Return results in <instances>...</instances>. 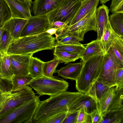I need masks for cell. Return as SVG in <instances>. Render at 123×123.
<instances>
[{"instance_id":"cell-1","label":"cell","mask_w":123,"mask_h":123,"mask_svg":"<svg viewBox=\"0 0 123 123\" xmlns=\"http://www.w3.org/2000/svg\"><path fill=\"white\" fill-rule=\"evenodd\" d=\"M84 93L66 91L40 101L32 123H43L58 114L68 111L70 108Z\"/></svg>"},{"instance_id":"cell-2","label":"cell","mask_w":123,"mask_h":123,"mask_svg":"<svg viewBox=\"0 0 123 123\" xmlns=\"http://www.w3.org/2000/svg\"><path fill=\"white\" fill-rule=\"evenodd\" d=\"M55 37L46 32L19 37L12 40L7 53L25 55L33 54L43 50L52 49L55 46Z\"/></svg>"},{"instance_id":"cell-3","label":"cell","mask_w":123,"mask_h":123,"mask_svg":"<svg viewBox=\"0 0 123 123\" xmlns=\"http://www.w3.org/2000/svg\"><path fill=\"white\" fill-rule=\"evenodd\" d=\"M105 55L95 56L83 62L81 72L75 80L76 88L78 92L86 93L92 84L98 79L101 73Z\"/></svg>"},{"instance_id":"cell-4","label":"cell","mask_w":123,"mask_h":123,"mask_svg":"<svg viewBox=\"0 0 123 123\" xmlns=\"http://www.w3.org/2000/svg\"><path fill=\"white\" fill-rule=\"evenodd\" d=\"M12 86L5 88L0 93V120L17 106L36 96L32 90L26 89L12 92Z\"/></svg>"},{"instance_id":"cell-5","label":"cell","mask_w":123,"mask_h":123,"mask_svg":"<svg viewBox=\"0 0 123 123\" xmlns=\"http://www.w3.org/2000/svg\"><path fill=\"white\" fill-rule=\"evenodd\" d=\"M39 96L35 97L13 109L0 120V123H32L40 102Z\"/></svg>"},{"instance_id":"cell-6","label":"cell","mask_w":123,"mask_h":123,"mask_svg":"<svg viewBox=\"0 0 123 123\" xmlns=\"http://www.w3.org/2000/svg\"><path fill=\"white\" fill-rule=\"evenodd\" d=\"M29 86L34 89L40 96H50L66 91L69 85L68 82L57 77L51 78L43 75L34 79Z\"/></svg>"},{"instance_id":"cell-7","label":"cell","mask_w":123,"mask_h":123,"mask_svg":"<svg viewBox=\"0 0 123 123\" xmlns=\"http://www.w3.org/2000/svg\"><path fill=\"white\" fill-rule=\"evenodd\" d=\"M81 4L79 0H63L59 7L46 15L50 25L56 21L69 23L76 14Z\"/></svg>"},{"instance_id":"cell-8","label":"cell","mask_w":123,"mask_h":123,"mask_svg":"<svg viewBox=\"0 0 123 123\" xmlns=\"http://www.w3.org/2000/svg\"><path fill=\"white\" fill-rule=\"evenodd\" d=\"M97 7L93 9L74 24L70 26L68 25L63 31L74 35L83 41L84 35L88 31H93L97 32Z\"/></svg>"},{"instance_id":"cell-9","label":"cell","mask_w":123,"mask_h":123,"mask_svg":"<svg viewBox=\"0 0 123 123\" xmlns=\"http://www.w3.org/2000/svg\"><path fill=\"white\" fill-rule=\"evenodd\" d=\"M119 65L110 47L105 55L101 73L97 79L110 86H115V76Z\"/></svg>"},{"instance_id":"cell-10","label":"cell","mask_w":123,"mask_h":123,"mask_svg":"<svg viewBox=\"0 0 123 123\" xmlns=\"http://www.w3.org/2000/svg\"><path fill=\"white\" fill-rule=\"evenodd\" d=\"M19 37L36 35L46 32L50 28L46 15L31 16L28 19Z\"/></svg>"},{"instance_id":"cell-11","label":"cell","mask_w":123,"mask_h":123,"mask_svg":"<svg viewBox=\"0 0 123 123\" xmlns=\"http://www.w3.org/2000/svg\"><path fill=\"white\" fill-rule=\"evenodd\" d=\"M33 54L9 55L11 67L14 75L24 76L29 74L30 61Z\"/></svg>"},{"instance_id":"cell-12","label":"cell","mask_w":123,"mask_h":123,"mask_svg":"<svg viewBox=\"0 0 123 123\" xmlns=\"http://www.w3.org/2000/svg\"><path fill=\"white\" fill-rule=\"evenodd\" d=\"M10 9L12 18L27 19L31 14V0H4Z\"/></svg>"},{"instance_id":"cell-13","label":"cell","mask_w":123,"mask_h":123,"mask_svg":"<svg viewBox=\"0 0 123 123\" xmlns=\"http://www.w3.org/2000/svg\"><path fill=\"white\" fill-rule=\"evenodd\" d=\"M63 0H34L32 11L34 16L46 15L59 7Z\"/></svg>"},{"instance_id":"cell-14","label":"cell","mask_w":123,"mask_h":123,"mask_svg":"<svg viewBox=\"0 0 123 123\" xmlns=\"http://www.w3.org/2000/svg\"><path fill=\"white\" fill-rule=\"evenodd\" d=\"M80 109L90 114L95 110H98V104L91 96L86 93H84L71 106L68 111H78Z\"/></svg>"},{"instance_id":"cell-15","label":"cell","mask_w":123,"mask_h":123,"mask_svg":"<svg viewBox=\"0 0 123 123\" xmlns=\"http://www.w3.org/2000/svg\"><path fill=\"white\" fill-rule=\"evenodd\" d=\"M27 21L26 19L11 18L5 23L1 28L8 31L13 39H16L19 37Z\"/></svg>"},{"instance_id":"cell-16","label":"cell","mask_w":123,"mask_h":123,"mask_svg":"<svg viewBox=\"0 0 123 123\" xmlns=\"http://www.w3.org/2000/svg\"><path fill=\"white\" fill-rule=\"evenodd\" d=\"M83 63V61L70 63L59 70H55V72L57 73L58 76L63 78L75 80L81 72Z\"/></svg>"},{"instance_id":"cell-17","label":"cell","mask_w":123,"mask_h":123,"mask_svg":"<svg viewBox=\"0 0 123 123\" xmlns=\"http://www.w3.org/2000/svg\"><path fill=\"white\" fill-rule=\"evenodd\" d=\"M106 52L102 47L100 40L96 39L87 44L83 51L79 54V58L85 62L93 56L105 55Z\"/></svg>"},{"instance_id":"cell-18","label":"cell","mask_w":123,"mask_h":123,"mask_svg":"<svg viewBox=\"0 0 123 123\" xmlns=\"http://www.w3.org/2000/svg\"><path fill=\"white\" fill-rule=\"evenodd\" d=\"M109 10L108 7L104 4L97 9L96 18L97 28V39L100 40L104 29L109 22Z\"/></svg>"},{"instance_id":"cell-19","label":"cell","mask_w":123,"mask_h":123,"mask_svg":"<svg viewBox=\"0 0 123 123\" xmlns=\"http://www.w3.org/2000/svg\"><path fill=\"white\" fill-rule=\"evenodd\" d=\"M99 0H86L82 2L81 5L68 25H71L80 20L94 8L97 7Z\"/></svg>"},{"instance_id":"cell-20","label":"cell","mask_w":123,"mask_h":123,"mask_svg":"<svg viewBox=\"0 0 123 123\" xmlns=\"http://www.w3.org/2000/svg\"><path fill=\"white\" fill-rule=\"evenodd\" d=\"M111 87L97 80L92 84L86 93L93 98L98 104Z\"/></svg>"},{"instance_id":"cell-21","label":"cell","mask_w":123,"mask_h":123,"mask_svg":"<svg viewBox=\"0 0 123 123\" xmlns=\"http://www.w3.org/2000/svg\"><path fill=\"white\" fill-rule=\"evenodd\" d=\"M14 75L11 66L9 55L6 54L2 55L0 61V79L11 82Z\"/></svg>"},{"instance_id":"cell-22","label":"cell","mask_w":123,"mask_h":123,"mask_svg":"<svg viewBox=\"0 0 123 123\" xmlns=\"http://www.w3.org/2000/svg\"><path fill=\"white\" fill-rule=\"evenodd\" d=\"M33 79L34 78L30 74L24 76L14 75L11 81L12 86L11 91L13 92L26 89L32 90L31 87L28 86Z\"/></svg>"},{"instance_id":"cell-23","label":"cell","mask_w":123,"mask_h":123,"mask_svg":"<svg viewBox=\"0 0 123 123\" xmlns=\"http://www.w3.org/2000/svg\"><path fill=\"white\" fill-rule=\"evenodd\" d=\"M119 36L113 30L109 21L104 30L100 41L102 47L107 52L115 39Z\"/></svg>"},{"instance_id":"cell-24","label":"cell","mask_w":123,"mask_h":123,"mask_svg":"<svg viewBox=\"0 0 123 123\" xmlns=\"http://www.w3.org/2000/svg\"><path fill=\"white\" fill-rule=\"evenodd\" d=\"M109 21L114 31L119 36L123 37V12L112 13L109 17Z\"/></svg>"},{"instance_id":"cell-25","label":"cell","mask_w":123,"mask_h":123,"mask_svg":"<svg viewBox=\"0 0 123 123\" xmlns=\"http://www.w3.org/2000/svg\"><path fill=\"white\" fill-rule=\"evenodd\" d=\"M101 123H123V109L109 110L102 114Z\"/></svg>"},{"instance_id":"cell-26","label":"cell","mask_w":123,"mask_h":123,"mask_svg":"<svg viewBox=\"0 0 123 123\" xmlns=\"http://www.w3.org/2000/svg\"><path fill=\"white\" fill-rule=\"evenodd\" d=\"M117 88L115 86L111 87L98 103V110L101 115L107 110Z\"/></svg>"},{"instance_id":"cell-27","label":"cell","mask_w":123,"mask_h":123,"mask_svg":"<svg viewBox=\"0 0 123 123\" xmlns=\"http://www.w3.org/2000/svg\"><path fill=\"white\" fill-rule=\"evenodd\" d=\"M111 47L119 66L121 68H123V37L118 36Z\"/></svg>"},{"instance_id":"cell-28","label":"cell","mask_w":123,"mask_h":123,"mask_svg":"<svg viewBox=\"0 0 123 123\" xmlns=\"http://www.w3.org/2000/svg\"><path fill=\"white\" fill-rule=\"evenodd\" d=\"M44 62L36 57H31L29 67V74L34 79L43 76V68Z\"/></svg>"},{"instance_id":"cell-29","label":"cell","mask_w":123,"mask_h":123,"mask_svg":"<svg viewBox=\"0 0 123 123\" xmlns=\"http://www.w3.org/2000/svg\"><path fill=\"white\" fill-rule=\"evenodd\" d=\"M117 87L115 94L107 111L123 109V86Z\"/></svg>"},{"instance_id":"cell-30","label":"cell","mask_w":123,"mask_h":123,"mask_svg":"<svg viewBox=\"0 0 123 123\" xmlns=\"http://www.w3.org/2000/svg\"><path fill=\"white\" fill-rule=\"evenodd\" d=\"M55 38L57 42L64 44H81L80 41H82L80 39L72 34L62 32Z\"/></svg>"},{"instance_id":"cell-31","label":"cell","mask_w":123,"mask_h":123,"mask_svg":"<svg viewBox=\"0 0 123 123\" xmlns=\"http://www.w3.org/2000/svg\"><path fill=\"white\" fill-rule=\"evenodd\" d=\"M53 54L61 62L64 63L65 64L74 62L80 58L79 55L78 54L55 49H54Z\"/></svg>"},{"instance_id":"cell-32","label":"cell","mask_w":123,"mask_h":123,"mask_svg":"<svg viewBox=\"0 0 123 123\" xmlns=\"http://www.w3.org/2000/svg\"><path fill=\"white\" fill-rule=\"evenodd\" d=\"M55 47V49L58 50L64 51L79 55L83 50L85 46L82 44H64L57 42Z\"/></svg>"},{"instance_id":"cell-33","label":"cell","mask_w":123,"mask_h":123,"mask_svg":"<svg viewBox=\"0 0 123 123\" xmlns=\"http://www.w3.org/2000/svg\"><path fill=\"white\" fill-rule=\"evenodd\" d=\"M60 62L58 59L55 57L51 60L44 62L43 68V75L50 78H54L53 74Z\"/></svg>"},{"instance_id":"cell-34","label":"cell","mask_w":123,"mask_h":123,"mask_svg":"<svg viewBox=\"0 0 123 123\" xmlns=\"http://www.w3.org/2000/svg\"><path fill=\"white\" fill-rule=\"evenodd\" d=\"M12 18L10 8L4 0H0V27Z\"/></svg>"},{"instance_id":"cell-35","label":"cell","mask_w":123,"mask_h":123,"mask_svg":"<svg viewBox=\"0 0 123 123\" xmlns=\"http://www.w3.org/2000/svg\"><path fill=\"white\" fill-rule=\"evenodd\" d=\"M13 39L10 32L2 29L1 37L0 42V51L1 55L7 54V50L9 45Z\"/></svg>"},{"instance_id":"cell-36","label":"cell","mask_w":123,"mask_h":123,"mask_svg":"<svg viewBox=\"0 0 123 123\" xmlns=\"http://www.w3.org/2000/svg\"><path fill=\"white\" fill-rule=\"evenodd\" d=\"M78 112L76 123H92L90 114L86 113L82 109H80Z\"/></svg>"},{"instance_id":"cell-37","label":"cell","mask_w":123,"mask_h":123,"mask_svg":"<svg viewBox=\"0 0 123 123\" xmlns=\"http://www.w3.org/2000/svg\"><path fill=\"white\" fill-rule=\"evenodd\" d=\"M68 111L62 112L54 116L45 120L43 123H62Z\"/></svg>"},{"instance_id":"cell-38","label":"cell","mask_w":123,"mask_h":123,"mask_svg":"<svg viewBox=\"0 0 123 123\" xmlns=\"http://www.w3.org/2000/svg\"><path fill=\"white\" fill-rule=\"evenodd\" d=\"M109 10L112 13L123 12V0H112Z\"/></svg>"},{"instance_id":"cell-39","label":"cell","mask_w":123,"mask_h":123,"mask_svg":"<svg viewBox=\"0 0 123 123\" xmlns=\"http://www.w3.org/2000/svg\"><path fill=\"white\" fill-rule=\"evenodd\" d=\"M78 111H68L62 123H76Z\"/></svg>"},{"instance_id":"cell-40","label":"cell","mask_w":123,"mask_h":123,"mask_svg":"<svg viewBox=\"0 0 123 123\" xmlns=\"http://www.w3.org/2000/svg\"><path fill=\"white\" fill-rule=\"evenodd\" d=\"M114 86L117 87L123 86V68H119L117 70Z\"/></svg>"},{"instance_id":"cell-41","label":"cell","mask_w":123,"mask_h":123,"mask_svg":"<svg viewBox=\"0 0 123 123\" xmlns=\"http://www.w3.org/2000/svg\"><path fill=\"white\" fill-rule=\"evenodd\" d=\"M92 123H101L103 118L98 110H95L90 114Z\"/></svg>"},{"instance_id":"cell-42","label":"cell","mask_w":123,"mask_h":123,"mask_svg":"<svg viewBox=\"0 0 123 123\" xmlns=\"http://www.w3.org/2000/svg\"><path fill=\"white\" fill-rule=\"evenodd\" d=\"M6 83L5 80L0 79V93L7 87V85H5Z\"/></svg>"},{"instance_id":"cell-43","label":"cell","mask_w":123,"mask_h":123,"mask_svg":"<svg viewBox=\"0 0 123 123\" xmlns=\"http://www.w3.org/2000/svg\"><path fill=\"white\" fill-rule=\"evenodd\" d=\"M58 29L57 28L52 27L49 29L45 32L49 33L51 35L54 34L55 35Z\"/></svg>"},{"instance_id":"cell-44","label":"cell","mask_w":123,"mask_h":123,"mask_svg":"<svg viewBox=\"0 0 123 123\" xmlns=\"http://www.w3.org/2000/svg\"><path fill=\"white\" fill-rule=\"evenodd\" d=\"M110 0H99L100 1V3L101 4H104L108 1Z\"/></svg>"},{"instance_id":"cell-45","label":"cell","mask_w":123,"mask_h":123,"mask_svg":"<svg viewBox=\"0 0 123 123\" xmlns=\"http://www.w3.org/2000/svg\"><path fill=\"white\" fill-rule=\"evenodd\" d=\"M2 31V28H1L0 27V42L1 37Z\"/></svg>"},{"instance_id":"cell-46","label":"cell","mask_w":123,"mask_h":123,"mask_svg":"<svg viewBox=\"0 0 123 123\" xmlns=\"http://www.w3.org/2000/svg\"><path fill=\"white\" fill-rule=\"evenodd\" d=\"M80 1H81L82 2L85 1L86 0H79Z\"/></svg>"},{"instance_id":"cell-47","label":"cell","mask_w":123,"mask_h":123,"mask_svg":"<svg viewBox=\"0 0 123 123\" xmlns=\"http://www.w3.org/2000/svg\"><path fill=\"white\" fill-rule=\"evenodd\" d=\"M1 56H2L1 54V52L0 51V61L1 60Z\"/></svg>"}]
</instances>
